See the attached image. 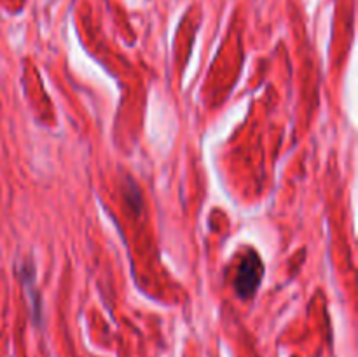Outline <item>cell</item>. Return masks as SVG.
Segmentation results:
<instances>
[{
    "mask_svg": "<svg viewBox=\"0 0 358 357\" xmlns=\"http://www.w3.org/2000/svg\"><path fill=\"white\" fill-rule=\"evenodd\" d=\"M20 276H21V284H23V289L27 290L28 298L31 301V307L35 310V317H41L38 310H41V303L37 301V287H35V268L30 261L21 262L20 266Z\"/></svg>",
    "mask_w": 358,
    "mask_h": 357,
    "instance_id": "cell-2",
    "label": "cell"
},
{
    "mask_svg": "<svg viewBox=\"0 0 358 357\" xmlns=\"http://www.w3.org/2000/svg\"><path fill=\"white\" fill-rule=\"evenodd\" d=\"M122 195H124V200L128 202V205L135 210L136 214L142 212L143 206V198H142V191L138 189V186L135 184L133 181H126L124 188H122Z\"/></svg>",
    "mask_w": 358,
    "mask_h": 357,
    "instance_id": "cell-3",
    "label": "cell"
},
{
    "mask_svg": "<svg viewBox=\"0 0 358 357\" xmlns=\"http://www.w3.org/2000/svg\"><path fill=\"white\" fill-rule=\"evenodd\" d=\"M262 275H264V265H262L261 255L254 248H248L241 259L240 266H238L233 282L238 296L241 300H248V298L254 296L261 286Z\"/></svg>",
    "mask_w": 358,
    "mask_h": 357,
    "instance_id": "cell-1",
    "label": "cell"
}]
</instances>
